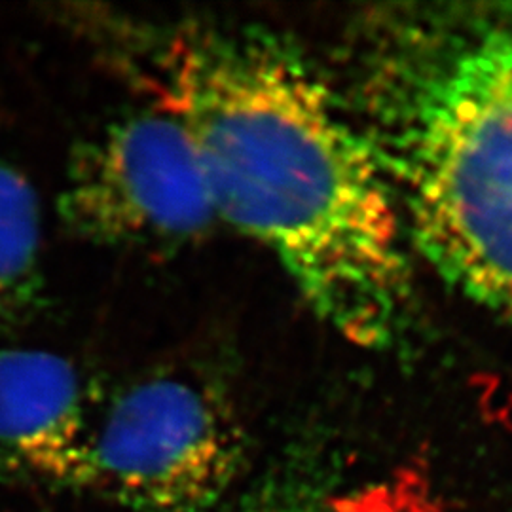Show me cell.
Masks as SVG:
<instances>
[{
  "label": "cell",
  "instance_id": "1",
  "mask_svg": "<svg viewBox=\"0 0 512 512\" xmlns=\"http://www.w3.org/2000/svg\"><path fill=\"white\" fill-rule=\"evenodd\" d=\"M147 80L198 148L217 217L260 241L342 338L395 346L414 311L410 239L330 76L275 33L188 27Z\"/></svg>",
  "mask_w": 512,
  "mask_h": 512
},
{
  "label": "cell",
  "instance_id": "6",
  "mask_svg": "<svg viewBox=\"0 0 512 512\" xmlns=\"http://www.w3.org/2000/svg\"><path fill=\"white\" fill-rule=\"evenodd\" d=\"M40 209L33 186L0 164V302L23 289L37 266Z\"/></svg>",
  "mask_w": 512,
  "mask_h": 512
},
{
  "label": "cell",
  "instance_id": "7",
  "mask_svg": "<svg viewBox=\"0 0 512 512\" xmlns=\"http://www.w3.org/2000/svg\"><path fill=\"white\" fill-rule=\"evenodd\" d=\"M323 471L283 463L262 476L243 497L239 512H359Z\"/></svg>",
  "mask_w": 512,
  "mask_h": 512
},
{
  "label": "cell",
  "instance_id": "3",
  "mask_svg": "<svg viewBox=\"0 0 512 512\" xmlns=\"http://www.w3.org/2000/svg\"><path fill=\"white\" fill-rule=\"evenodd\" d=\"M241 463L219 399L175 376L129 387L92 435L93 490L133 512H215Z\"/></svg>",
  "mask_w": 512,
  "mask_h": 512
},
{
  "label": "cell",
  "instance_id": "4",
  "mask_svg": "<svg viewBox=\"0 0 512 512\" xmlns=\"http://www.w3.org/2000/svg\"><path fill=\"white\" fill-rule=\"evenodd\" d=\"M61 203L73 228L110 245L169 249L219 219L190 133L160 109L124 120L82 148Z\"/></svg>",
  "mask_w": 512,
  "mask_h": 512
},
{
  "label": "cell",
  "instance_id": "2",
  "mask_svg": "<svg viewBox=\"0 0 512 512\" xmlns=\"http://www.w3.org/2000/svg\"><path fill=\"white\" fill-rule=\"evenodd\" d=\"M410 243L512 325V4H389L351 19L330 76Z\"/></svg>",
  "mask_w": 512,
  "mask_h": 512
},
{
  "label": "cell",
  "instance_id": "5",
  "mask_svg": "<svg viewBox=\"0 0 512 512\" xmlns=\"http://www.w3.org/2000/svg\"><path fill=\"white\" fill-rule=\"evenodd\" d=\"M92 435L73 365L44 349L0 351V450L33 475L93 490Z\"/></svg>",
  "mask_w": 512,
  "mask_h": 512
}]
</instances>
